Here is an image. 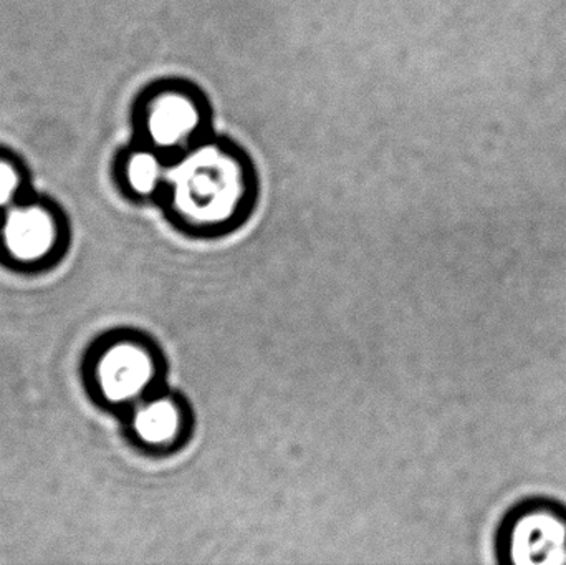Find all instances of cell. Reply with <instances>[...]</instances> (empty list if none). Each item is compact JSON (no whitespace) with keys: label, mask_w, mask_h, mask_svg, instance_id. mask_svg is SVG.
I'll use <instances>...</instances> for the list:
<instances>
[{"label":"cell","mask_w":566,"mask_h":565,"mask_svg":"<svg viewBox=\"0 0 566 565\" xmlns=\"http://www.w3.org/2000/svg\"><path fill=\"white\" fill-rule=\"evenodd\" d=\"M249 166L244 155L226 142L206 138L168 169L165 186L182 218L219 222L231 218L248 196Z\"/></svg>","instance_id":"6da1fadb"},{"label":"cell","mask_w":566,"mask_h":565,"mask_svg":"<svg viewBox=\"0 0 566 565\" xmlns=\"http://www.w3.org/2000/svg\"><path fill=\"white\" fill-rule=\"evenodd\" d=\"M139 143L179 158L205 142L209 126L206 100L191 85L159 83L138 100L135 112Z\"/></svg>","instance_id":"7a4b0ae2"},{"label":"cell","mask_w":566,"mask_h":565,"mask_svg":"<svg viewBox=\"0 0 566 565\" xmlns=\"http://www.w3.org/2000/svg\"><path fill=\"white\" fill-rule=\"evenodd\" d=\"M504 546L514 564H565L566 513L552 506L517 511L511 516Z\"/></svg>","instance_id":"3957f363"},{"label":"cell","mask_w":566,"mask_h":565,"mask_svg":"<svg viewBox=\"0 0 566 565\" xmlns=\"http://www.w3.org/2000/svg\"><path fill=\"white\" fill-rule=\"evenodd\" d=\"M155 365L148 352L132 344H122L106 352L98 368L103 394L112 401L139 397L151 384Z\"/></svg>","instance_id":"277c9868"},{"label":"cell","mask_w":566,"mask_h":565,"mask_svg":"<svg viewBox=\"0 0 566 565\" xmlns=\"http://www.w3.org/2000/svg\"><path fill=\"white\" fill-rule=\"evenodd\" d=\"M55 234L53 216L42 205L9 209L3 221V242L10 254L20 261H36L49 254L55 242Z\"/></svg>","instance_id":"5b68a950"},{"label":"cell","mask_w":566,"mask_h":565,"mask_svg":"<svg viewBox=\"0 0 566 565\" xmlns=\"http://www.w3.org/2000/svg\"><path fill=\"white\" fill-rule=\"evenodd\" d=\"M118 172L129 192L148 198L165 186L168 166L161 153L138 143L122 153Z\"/></svg>","instance_id":"8992f818"},{"label":"cell","mask_w":566,"mask_h":565,"mask_svg":"<svg viewBox=\"0 0 566 565\" xmlns=\"http://www.w3.org/2000/svg\"><path fill=\"white\" fill-rule=\"evenodd\" d=\"M133 427L139 440L153 447H163L178 437L181 411L171 400H155L136 411Z\"/></svg>","instance_id":"52a82bcc"},{"label":"cell","mask_w":566,"mask_h":565,"mask_svg":"<svg viewBox=\"0 0 566 565\" xmlns=\"http://www.w3.org/2000/svg\"><path fill=\"white\" fill-rule=\"evenodd\" d=\"M23 186L22 165L0 149V209L9 208Z\"/></svg>","instance_id":"ba28073f"}]
</instances>
